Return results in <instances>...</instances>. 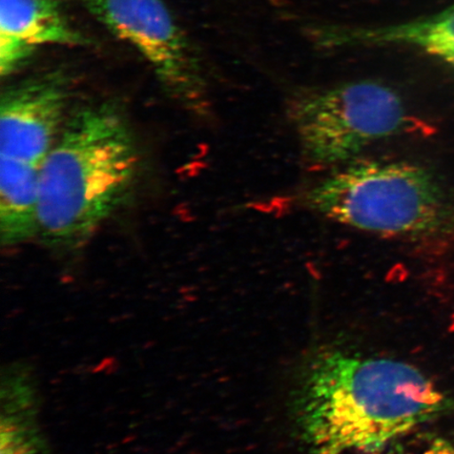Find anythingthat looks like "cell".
Instances as JSON below:
<instances>
[{"mask_svg": "<svg viewBox=\"0 0 454 454\" xmlns=\"http://www.w3.org/2000/svg\"><path fill=\"white\" fill-rule=\"evenodd\" d=\"M451 405L408 363L326 350L301 373L293 412L308 454H376Z\"/></svg>", "mask_w": 454, "mask_h": 454, "instance_id": "1", "label": "cell"}, {"mask_svg": "<svg viewBox=\"0 0 454 454\" xmlns=\"http://www.w3.org/2000/svg\"><path fill=\"white\" fill-rule=\"evenodd\" d=\"M138 161L133 134L115 106L74 113L39 172L38 234L52 247L82 246L126 200Z\"/></svg>", "mask_w": 454, "mask_h": 454, "instance_id": "2", "label": "cell"}, {"mask_svg": "<svg viewBox=\"0 0 454 454\" xmlns=\"http://www.w3.org/2000/svg\"><path fill=\"white\" fill-rule=\"evenodd\" d=\"M312 211L354 229L408 239L454 231V202L429 169L408 162L356 163L306 194Z\"/></svg>", "mask_w": 454, "mask_h": 454, "instance_id": "3", "label": "cell"}, {"mask_svg": "<svg viewBox=\"0 0 454 454\" xmlns=\"http://www.w3.org/2000/svg\"><path fill=\"white\" fill-rule=\"evenodd\" d=\"M289 117L306 157L329 166L402 132L408 112L389 85L360 81L300 93L289 106Z\"/></svg>", "mask_w": 454, "mask_h": 454, "instance_id": "4", "label": "cell"}, {"mask_svg": "<svg viewBox=\"0 0 454 454\" xmlns=\"http://www.w3.org/2000/svg\"><path fill=\"white\" fill-rule=\"evenodd\" d=\"M90 14L144 57L162 84L189 98L202 89L189 39L164 0H83Z\"/></svg>", "mask_w": 454, "mask_h": 454, "instance_id": "5", "label": "cell"}, {"mask_svg": "<svg viewBox=\"0 0 454 454\" xmlns=\"http://www.w3.org/2000/svg\"><path fill=\"white\" fill-rule=\"evenodd\" d=\"M69 99L60 72L43 74L10 87L0 105V156L42 168L59 139Z\"/></svg>", "mask_w": 454, "mask_h": 454, "instance_id": "6", "label": "cell"}, {"mask_svg": "<svg viewBox=\"0 0 454 454\" xmlns=\"http://www.w3.org/2000/svg\"><path fill=\"white\" fill-rule=\"evenodd\" d=\"M88 39L59 0H0V73L10 75L42 45L82 47Z\"/></svg>", "mask_w": 454, "mask_h": 454, "instance_id": "7", "label": "cell"}, {"mask_svg": "<svg viewBox=\"0 0 454 454\" xmlns=\"http://www.w3.org/2000/svg\"><path fill=\"white\" fill-rule=\"evenodd\" d=\"M321 48L403 44L439 57L454 69V4L439 13L379 27L317 26L309 30Z\"/></svg>", "mask_w": 454, "mask_h": 454, "instance_id": "8", "label": "cell"}, {"mask_svg": "<svg viewBox=\"0 0 454 454\" xmlns=\"http://www.w3.org/2000/svg\"><path fill=\"white\" fill-rule=\"evenodd\" d=\"M39 172L33 164L0 156V235L4 246L38 234Z\"/></svg>", "mask_w": 454, "mask_h": 454, "instance_id": "9", "label": "cell"}, {"mask_svg": "<svg viewBox=\"0 0 454 454\" xmlns=\"http://www.w3.org/2000/svg\"><path fill=\"white\" fill-rule=\"evenodd\" d=\"M402 436L376 454H454V444L441 436L417 434Z\"/></svg>", "mask_w": 454, "mask_h": 454, "instance_id": "10", "label": "cell"}, {"mask_svg": "<svg viewBox=\"0 0 454 454\" xmlns=\"http://www.w3.org/2000/svg\"><path fill=\"white\" fill-rule=\"evenodd\" d=\"M27 438L30 434L16 418L3 419L2 454H36L35 442Z\"/></svg>", "mask_w": 454, "mask_h": 454, "instance_id": "11", "label": "cell"}]
</instances>
